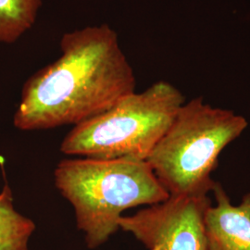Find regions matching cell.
Listing matches in <instances>:
<instances>
[{
    "label": "cell",
    "mask_w": 250,
    "mask_h": 250,
    "mask_svg": "<svg viewBox=\"0 0 250 250\" xmlns=\"http://www.w3.org/2000/svg\"><path fill=\"white\" fill-rule=\"evenodd\" d=\"M42 0H0V43L13 44L36 23Z\"/></svg>",
    "instance_id": "ba28073f"
},
{
    "label": "cell",
    "mask_w": 250,
    "mask_h": 250,
    "mask_svg": "<svg viewBox=\"0 0 250 250\" xmlns=\"http://www.w3.org/2000/svg\"><path fill=\"white\" fill-rule=\"evenodd\" d=\"M211 205L208 196H170L132 216H122L119 227L147 250H208L205 215Z\"/></svg>",
    "instance_id": "5b68a950"
},
{
    "label": "cell",
    "mask_w": 250,
    "mask_h": 250,
    "mask_svg": "<svg viewBox=\"0 0 250 250\" xmlns=\"http://www.w3.org/2000/svg\"><path fill=\"white\" fill-rule=\"evenodd\" d=\"M36 224L15 209L11 189L5 182L0 193V250H29Z\"/></svg>",
    "instance_id": "52a82bcc"
},
{
    "label": "cell",
    "mask_w": 250,
    "mask_h": 250,
    "mask_svg": "<svg viewBox=\"0 0 250 250\" xmlns=\"http://www.w3.org/2000/svg\"><path fill=\"white\" fill-rule=\"evenodd\" d=\"M62 56L25 82L13 123L22 131L77 125L135 92L134 70L106 23L73 30Z\"/></svg>",
    "instance_id": "6da1fadb"
},
{
    "label": "cell",
    "mask_w": 250,
    "mask_h": 250,
    "mask_svg": "<svg viewBox=\"0 0 250 250\" xmlns=\"http://www.w3.org/2000/svg\"><path fill=\"white\" fill-rule=\"evenodd\" d=\"M55 186L74 209L76 226L90 250L119 230L128 208L161 203L170 197L147 161L65 159L54 171Z\"/></svg>",
    "instance_id": "7a4b0ae2"
},
{
    "label": "cell",
    "mask_w": 250,
    "mask_h": 250,
    "mask_svg": "<svg viewBox=\"0 0 250 250\" xmlns=\"http://www.w3.org/2000/svg\"><path fill=\"white\" fill-rule=\"evenodd\" d=\"M212 192L216 205L205 215L208 250H250V193L233 206L220 184Z\"/></svg>",
    "instance_id": "8992f818"
},
{
    "label": "cell",
    "mask_w": 250,
    "mask_h": 250,
    "mask_svg": "<svg viewBox=\"0 0 250 250\" xmlns=\"http://www.w3.org/2000/svg\"><path fill=\"white\" fill-rule=\"evenodd\" d=\"M247 127L241 115L196 98L179 109L146 161L170 196H208L220 154Z\"/></svg>",
    "instance_id": "3957f363"
},
{
    "label": "cell",
    "mask_w": 250,
    "mask_h": 250,
    "mask_svg": "<svg viewBox=\"0 0 250 250\" xmlns=\"http://www.w3.org/2000/svg\"><path fill=\"white\" fill-rule=\"evenodd\" d=\"M185 103V96L174 85L156 82L75 125L63 139L61 151L97 160L146 161Z\"/></svg>",
    "instance_id": "277c9868"
}]
</instances>
